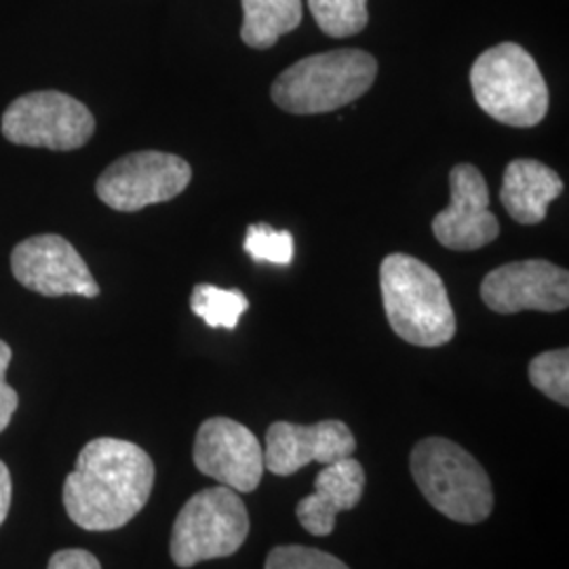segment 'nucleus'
Here are the masks:
<instances>
[{
	"label": "nucleus",
	"mask_w": 569,
	"mask_h": 569,
	"mask_svg": "<svg viewBox=\"0 0 569 569\" xmlns=\"http://www.w3.org/2000/svg\"><path fill=\"white\" fill-rule=\"evenodd\" d=\"M154 486V462L140 446L100 437L81 449L63 483V509L87 531L127 526L146 507Z\"/></svg>",
	"instance_id": "1"
},
{
	"label": "nucleus",
	"mask_w": 569,
	"mask_h": 569,
	"mask_svg": "<svg viewBox=\"0 0 569 569\" xmlns=\"http://www.w3.org/2000/svg\"><path fill=\"white\" fill-rule=\"evenodd\" d=\"M388 326L409 345L437 348L456 336V315L443 279L430 266L392 253L380 266Z\"/></svg>",
	"instance_id": "2"
},
{
	"label": "nucleus",
	"mask_w": 569,
	"mask_h": 569,
	"mask_svg": "<svg viewBox=\"0 0 569 569\" xmlns=\"http://www.w3.org/2000/svg\"><path fill=\"white\" fill-rule=\"evenodd\" d=\"M378 61L361 49H336L296 61L272 84V102L289 114H326L363 98Z\"/></svg>",
	"instance_id": "3"
},
{
	"label": "nucleus",
	"mask_w": 569,
	"mask_h": 569,
	"mask_svg": "<svg viewBox=\"0 0 569 569\" xmlns=\"http://www.w3.org/2000/svg\"><path fill=\"white\" fill-rule=\"evenodd\" d=\"M411 477L432 509L456 523L475 526L493 510L488 472L467 449L443 437H427L411 451Z\"/></svg>",
	"instance_id": "4"
},
{
	"label": "nucleus",
	"mask_w": 569,
	"mask_h": 569,
	"mask_svg": "<svg viewBox=\"0 0 569 569\" xmlns=\"http://www.w3.org/2000/svg\"><path fill=\"white\" fill-rule=\"evenodd\" d=\"M475 102L493 121L536 127L549 112V87L536 60L517 42L481 53L470 68Z\"/></svg>",
	"instance_id": "5"
},
{
	"label": "nucleus",
	"mask_w": 569,
	"mask_h": 569,
	"mask_svg": "<svg viewBox=\"0 0 569 569\" xmlns=\"http://www.w3.org/2000/svg\"><path fill=\"white\" fill-rule=\"evenodd\" d=\"M249 536V512L241 496L226 486L194 493L171 529V559L178 568L232 557Z\"/></svg>",
	"instance_id": "6"
},
{
	"label": "nucleus",
	"mask_w": 569,
	"mask_h": 569,
	"mask_svg": "<svg viewBox=\"0 0 569 569\" xmlns=\"http://www.w3.org/2000/svg\"><path fill=\"white\" fill-rule=\"evenodd\" d=\"M2 136L11 143L49 150H79L96 133L84 103L60 91L26 93L2 114Z\"/></svg>",
	"instance_id": "7"
},
{
	"label": "nucleus",
	"mask_w": 569,
	"mask_h": 569,
	"mask_svg": "<svg viewBox=\"0 0 569 569\" xmlns=\"http://www.w3.org/2000/svg\"><path fill=\"white\" fill-rule=\"evenodd\" d=\"M190 180L192 169L180 157L142 150L110 164L96 183V192L110 209L133 213L180 197Z\"/></svg>",
	"instance_id": "8"
},
{
	"label": "nucleus",
	"mask_w": 569,
	"mask_h": 569,
	"mask_svg": "<svg viewBox=\"0 0 569 569\" xmlns=\"http://www.w3.org/2000/svg\"><path fill=\"white\" fill-rule=\"evenodd\" d=\"M194 467L237 493H251L262 483L264 449L258 437L224 416L204 420L192 449Z\"/></svg>",
	"instance_id": "9"
},
{
	"label": "nucleus",
	"mask_w": 569,
	"mask_h": 569,
	"mask_svg": "<svg viewBox=\"0 0 569 569\" xmlns=\"http://www.w3.org/2000/svg\"><path fill=\"white\" fill-rule=\"evenodd\" d=\"M11 270L23 287L41 296H100V284L81 253L60 234H39L16 244Z\"/></svg>",
	"instance_id": "10"
},
{
	"label": "nucleus",
	"mask_w": 569,
	"mask_h": 569,
	"mask_svg": "<svg viewBox=\"0 0 569 569\" xmlns=\"http://www.w3.org/2000/svg\"><path fill=\"white\" fill-rule=\"evenodd\" d=\"M481 300L498 315L523 310L561 312L569 306L568 270L547 260L500 266L483 279Z\"/></svg>",
	"instance_id": "11"
},
{
	"label": "nucleus",
	"mask_w": 569,
	"mask_h": 569,
	"mask_svg": "<svg viewBox=\"0 0 569 569\" xmlns=\"http://www.w3.org/2000/svg\"><path fill=\"white\" fill-rule=\"evenodd\" d=\"M451 203L432 220L435 239L451 251H477L500 234L489 211V188L475 164H456L449 173Z\"/></svg>",
	"instance_id": "12"
},
{
	"label": "nucleus",
	"mask_w": 569,
	"mask_h": 569,
	"mask_svg": "<svg viewBox=\"0 0 569 569\" xmlns=\"http://www.w3.org/2000/svg\"><path fill=\"white\" fill-rule=\"evenodd\" d=\"M357 451V439L342 420L317 425L274 422L266 432L264 468L272 475L289 477L310 462L331 465Z\"/></svg>",
	"instance_id": "13"
},
{
	"label": "nucleus",
	"mask_w": 569,
	"mask_h": 569,
	"mask_svg": "<svg viewBox=\"0 0 569 569\" xmlns=\"http://www.w3.org/2000/svg\"><path fill=\"white\" fill-rule=\"evenodd\" d=\"M366 489V470L352 456L336 460L321 468L315 479V493L306 496L298 507L296 517L300 526L312 536H329L336 528L340 512L355 509Z\"/></svg>",
	"instance_id": "14"
},
{
	"label": "nucleus",
	"mask_w": 569,
	"mask_h": 569,
	"mask_svg": "<svg viewBox=\"0 0 569 569\" xmlns=\"http://www.w3.org/2000/svg\"><path fill=\"white\" fill-rule=\"evenodd\" d=\"M561 192L563 182L555 169L533 159H515L505 171L500 201L515 222L536 226L547 218L549 204Z\"/></svg>",
	"instance_id": "15"
},
{
	"label": "nucleus",
	"mask_w": 569,
	"mask_h": 569,
	"mask_svg": "<svg viewBox=\"0 0 569 569\" xmlns=\"http://www.w3.org/2000/svg\"><path fill=\"white\" fill-rule=\"evenodd\" d=\"M302 21V0H243L241 39L251 49H270Z\"/></svg>",
	"instance_id": "16"
},
{
	"label": "nucleus",
	"mask_w": 569,
	"mask_h": 569,
	"mask_svg": "<svg viewBox=\"0 0 569 569\" xmlns=\"http://www.w3.org/2000/svg\"><path fill=\"white\" fill-rule=\"evenodd\" d=\"M190 308L211 329H237L244 310L249 308V300L239 289L199 283L192 289Z\"/></svg>",
	"instance_id": "17"
},
{
	"label": "nucleus",
	"mask_w": 569,
	"mask_h": 569,
	"mask_svg": "<svg viewBox=\"0 0 569 569\" xmlns=\"http://www.w3.org/2000/svg\"><path fill=\"white\" fill-rule=\"evenodd\" d=\"M317 26L333 39L355 37L366 30L367 0H308Z\"/></svg>",
	"instance_id": "18"
},
{
	"label": "nucleus",
	"mask_w": 569,
	"mask_h": 569,
	"mask_svg": "<svg viewBox=\"0 0 569 569\" xmlns=\"http://www.w3.org/2000/svg\"><path fill=\"white\" fill-rule=\"evenodd\" d=\"M529 382L559 406H569V350H549L531 359Z\"/></svg>",
	"instance_id": "19"
},
{
	"label": "nucleus",
	"mask_w": 569,
	"mask_h": 569,
	"mask_svg": "<svg viewBox=\"0 0 569 569\" xmlns=\"http://www.w3.org/2000/svg\"><path fill=\"white\" fill-rule=\"evenodd\" d=\"M243 247L256 262L266 264L289 266L296 256L293 234L268 224L249 226Z\"/></svg>",
	"instance_id": "20"
},
{
	"label": "nucleus",
	"mask_w": 569,
	"mask_h": 569,
	"mask_svg": "<svg viewBox=\"0 0 569 569\" xmlns=\"http://www.w3.org/2000/svg\"><path fill=\"white\" fill-rule=\"evenodd\" d=\"M264 569H350L326 550L308 549L300 545L270 550Z\"/></svg>",
	"instance_id": "21"
},
{
	"label": "nucleus",
	"mask_w": 569,
	"mask_h": 569,
	"mask_svg": "<svg viewBox=\"0 0 569 569\" xmlns=\"http://www.w3.org/2000/svg\"><path fill=\"white\" fill-rule=\"evenodd\" d=\"M47 569H102V563L89 550L63 549L51 557Z\"/></svg>",
	"instance_id": "22"
},
{
	"label": "nucleus",
	"mask_w": 569,
	"mask_h": 569,
	"mask_svg": "<svg viewBox=\"0 0 569 569\" xmlns=\"http://www.w3.org/2000/svg\"><path fill=\"white\" fill-rule=\"evenodd\" d=\"M18 406H20V397L16 388L9 387L7 380H0V432L9 427Z\"/></svg>",
	"instance_id": "23"
},
{
	"label": "nucleus",
	"mask_w": 569,
	"mask_h": 569,
	"mask_svg": "<svg viewBox=\"0 0 569 569\" xmlns=\"http://www.w3.org/2000/svg\"><path fill=\"white\" fill-rule=\"evenodd\" d=\"M11 498H13L11 472H9L7 465L0 460V526L4 523L9 509H11Z\"/></svg>",
	"instance_id": "24"
},
{
	"label": "nucleus",
	"mask_w": 569,
	"mask_h": 569,
	"mask_svg": "<svg viewBox=\"0 0 569 569\" xmlns=\"http://www.w3.org/2000/svg\"><path fill=\"white\" fill-rule=\"evenodd\" d=\"M9 363H11V348H9L7 342H2V340H0V380H4L7 369H9Z\"/></svg>",
	"instance_id": "25"
}]
</instances>
